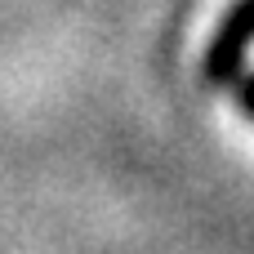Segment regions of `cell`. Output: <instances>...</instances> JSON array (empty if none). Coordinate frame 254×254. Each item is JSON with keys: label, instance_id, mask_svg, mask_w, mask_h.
I'll return each mask as SVG.
<instances>
[{"label": "cell", "instance_id": "6da1fadb", "mask_svg": "<svg viewBox=\"0 0 254 254\" xmlns=\"http://www.w3.org/2000/svg\"><path fill=\"white\" fill-rule=\"evenodd\" d=\"M254 36V0L237 13V18H228V31L214 40V54H210V76H223V71H232L237 67V58H241V45Z\"/></svg>", "mask_w": 254, "mask_h": 254}]
</instances>
